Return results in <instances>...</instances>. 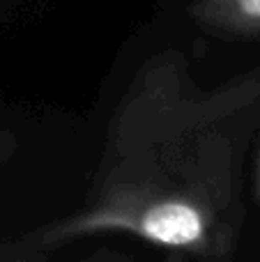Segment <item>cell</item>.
<instances>
[{"label": "cell", "instance_id": "obj_1", "mask_svg": "<svg viewBox=\"0 0 260 262\" xmlns=\"http://www.w3.org/2000/svg\"><path fill=\"white\" fill-rule=\"evenodd\" d=\"M258 108L260 67L203 88L184 53H155L111 118L88 203L41 232L39 246L129 232L198 258H228L242 226L240 159Z\"/></svg>", "mask_w": 260, "mask_h": 262}, {"label": "cell", "instance_id": "obj_2", "mask_svg": "<svg viewBox=\"0 0 260 262\" xmlns=\"http://www.w3.org/2000/svg\"><path fill=\"white\" fill-rule=\"evenodd\" d=\"M189 16L207 30L260 35V0H193Z\"/></svg>", "mask_w": 260, "mask_h": 262}, {"label": "cell", "instance_id": "obj_4", "mask_svg": "<svg viewBox=\"0 0 260 262\" xmlns=\"http://www.w3.org/2000/svg\"><path fill=\"white\" fill-rule=\"evenodd\" d=\"M16 147H18V140L12 136V131L0 129V166H3V163L12 157Z\"/></svg>", "mask_w": 260, "mask_h": 262}, {"label": "cell", "instance_id": "obj_3", "mask_svg": "<svg viewBox=\"0 0 260 262\" xmlns=\"http://www.w3.org/2000/svg\"><path fill=\"white\" fill-rule=\"evenodd\" d=\"M46 251L39 246V242H12L0 239V260H37L44 258Z\"/></svg>", "mask_w": 260, "mask_h": 262}, {"label": "cell", "instance_id": "obj_5", "mask_svg": "<svg viewBox=\"0 0 260 262\" xmlns=\"http://www.w3.org/2000/svg\"><path fill=\"white\" fill-rule=\"evenodd\" d=\"M258 195H260V168H258Z\"/></svg>", "mask_w": 260, "mask_h": 262}]
</instances>
